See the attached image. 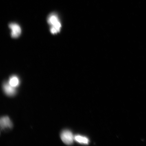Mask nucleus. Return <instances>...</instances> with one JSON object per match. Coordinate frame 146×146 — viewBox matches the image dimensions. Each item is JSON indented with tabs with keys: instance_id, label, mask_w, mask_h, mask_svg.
I'll use <instances>...</instances> for the list:
<instances>
[{
	"instance_id": "obj_4",
	"label": "nucleus",
	"mask_w": 146,
	"mask_h": 146,
	"mask_svg": "<svg viewBox=\"0 0 146 146\" xmlns=\"http://www.w3.org/2000/svg\"><path fill=\"white\" fill-rule=\"evenodd\" d=\"M3 89L5 94L9 96H13L16 94V88L12 86L9 83L3 84Z\"/></svg>"
},
{
	"instance_id": "obj_1",
	"label": "nucleus",
	"mask_w": 146,
	"mask_h": 146,
	"mask_svg": "<svg viewBox=\"0 0 146 146\" xmlns=\"http://www.w3.org/2000/svg\"><path fill=\"white\" fill-rule=\"evenodd\" d=\"M47 22L50 25V31L52 34H57L61 28V24L57 15L55 13L50 14L47 18Z\"/></svg>"
},
{
	"instance_id": "obj_5",
	"label": "nucleus",
	"mask_w": 146,
	"mask_h": 146,
	"mask_svg": "<svg viewBox=\"0 0 146 146\" xmlns=\"http://www.w3.org/2000/svg\"><path fill=\"white\" fill-rule=\"evenodd\" d=\"M0 124L2 129H11L13 127L11 121L8 117L3 116L0 120Z\"/></svg>"
},
{
	"instance_id": "obj_6",
	"label": "nucleus",
	"mask_w": 146,
	"mask_h": 146,
	"mask_svg": "<svg viewBox=\"0 0 146 146\" xmlns=\"http://www.w3.org/2000/svg\"><path fill=\"white\" fill-rule=\"evenodd\" d=\"M8 83L12 86L16 88L19 85V80L17 76H11Z\"/></svg>"
},
{
	"instance_id": "obj_7",
	"label": "nucleus",
	"mask_w": 146,
	"mask_h": 146,
	"mask_svg": "<svg viewBox=\"0 0 146 146\" xmlns=\"http://www.w3.org/2000/svg\"><path fill=\"white\" fill-rule=\"evenodd\" d=\"M74 140L80 143L83 144H88L89 140L88 139L83 136L77 135L74 136Z\"/></svg>"
},
{
	"instance_id": "obj_2",
	"label": "nucleus",
	"mask_w": 146,
	"mask_h": 146,
	"mask_svg": "<svg viewBox=\"0 0 146 146\" xmlns=\"http://www.w3.org/2000/svg\"><path fill=\"white\" fill-rule=\"evenodd\" d=\"M60 137L62 141L67 145H72L74 140V136L73 135L72 133L68 130L63 131Z\"/></svg>"
},
{
	"instance_id": "obj_3",
	"label": "nucleus",
	"mask_w": 146,
	"mask_h": 146,
	"mask_svg": "<svg viewBox=\"0 0 146 146\" xmlns=\"http://www.w3.org/2000/svg\"><path fill=\"white\" fill-rule=\"evenodd\" d=\"M9 27L11 30V36L12 38H17L21 35V29L19 25L17 23H12L9 25Z\"/></svg>"
}]
</instances>
